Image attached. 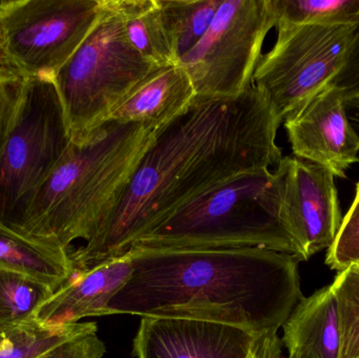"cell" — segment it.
I'll use <instances>...</instances> for the list:
<instances>
[{"instance_id":"obj_13","label":"cell","mask_w":359,"mask_h":358,"mask_svg":"<svg viewBox=\"0 0 359 358\" xmlns=\"http://www.w3.org/2000/svg\"><path fill=\"white\" fill-rule=\"evenodd\" d=\"M132 273L130 252L90 270L73 273L69 281L37 309L34 317L48 324H75L86 317H107L109 303Z\"/></svg>"},{"instance_id":"obj_27","label":"cell","mask_w":359,"mask_h":358,"mask_svg":"<svg viewBox=\"0 0 359 358\" xmlns=\"http://www.w3.org/2000/svg\"><path fill=\"white\" fill-rule=\"evenodd\" d=\"M249 358H282V340L278 332L264 334Z\"/></svg>"},{"instance_id":"obj_1","label":"cell","mask_w":359,"mask_h":358,"mask_svg":"<svg viewBox=\"0 0 359 358\" xmlns=\"http://www.w3.org/2000/svg\"><path fill=\"white\" fill-rule=\"evenodd\" d=\"M280 120L255 85L234 98L196 97L161 130L115 212L88 243L69 252L74 273L126 254L141 237L211 189L283 159Z\"/></svg>"},{"instance_id":"obj_10","label":"cell","mask_w":359,"mask_h":358,"mask_svg":"<svg viewBox=\"0 0 359 358\" xmlns=\"http://www.w3.org/2000/svg\"><path fill=\"white\" fill-rule=\"evenodd\" d=\"M276 170L282 185L285 225L302 261L330 249L344 219L333 172L294 156L283 157Z\"/></svg>"},{"instance_id":"obj_8","label":"cell","mask_w":359,"mask_h":358,"mask_svg":"<svg viewBox=\"0 0 359 358\" xmlns=\"http://www.w3.org/2000/svg\"><path fill=\"white\" fill-rule=\"evenodd\" d=\"M276 27V43L262 55L252 84L266 95L284 122L343 69L358 27L284 23Z\"/></svg>"},{"instance_id":"obj_16","label":"cell","mask_w":359,"mask_h":358,"mask_svg":"<svg viewBox=\"0 0 359 358\" xmlns=\"http://www.w3.org/2000/svg\"><path fill=\"white\" fill-rule=\"evenodd\" d=\"M0 268L17 271L60 289L73 275L67 250L40 243L0 222Z\"/></svg>"},{"instance_id":"obj_20","label":"cell","mask_w":359,"mask_h":358,"mask_svg":"<svg viewBox=\"0 0 359 358\" xmlns=\"http://www.w3.org/2000/svg\"><path fill=\"white\" fill-rule=\"evenodd\" d=\"M276 25L359 27V0H271Z\"/></svg>"},{"instance_id":"obj_6","label":"cell","mask_w":359,"mask_h":358,"mask_svg":"<svg viewBox=\"0 0 359 358\" xmlns=\"http://www.w3.org/2000/svg\"><path fill=\"white\" fill-rule=\"evenodd\" d=\"M50 78H27L14 128L0 155V222L16 228L71 144Z\"/></svg>"},{"instance_id":"obj_25","label":"cell","mask_w":359,"mask_h":358,"mask_svg":"<svg viewBox=\"0 0 359 358\" xmlns=\"http://www.w3.org/2000/svg\"><path fill=\"white\" fill-rule=\"evenodd\" d=\"M107 352L104 343L97 331L74 338L48 354L40 358H103Z\"/></svg>"},{"instance_id":"obj_24","label":"cell","mask_w":359,"mask_h":358,"mask_svg":"<svg viewBox=\"0 0 359 358\" xmlns=\"http://www.w3.org/2000/svg\"><path fill=\"white\" fill-rule=\"evenodd\" d=\"M359 263V201L354 200L334 243L327 254L326 264L333 270L341 271Z\"/></svg>"},{"instance_id":"obj_9","label":"cell","mask_w":359,"mask_h":358,"mask_svg":"<svg viewBox=\"0 0 359 358\" xmlns=\"http://www.w3.org/2000/svg\"><path fill=\"white\" fill-rule=\"evenodd\" d=\"M276 25L271 0L222 1L204 37L179 62L196 97L234 98L251 88L264 40Z\"/></svg>"},{"instance_id":"obj_17","label":"cell","mask_w":359,"mask_h":358,"mask_svg":"<svg viewBox=\"0 0 359 358\" xmlns=\"http://www.w3.org/2000/svg\"><path fill=\"white\" fill-rule=\"evenodd\" d=\"M126 37L135 50L157 67L180 62L158 0H116Z\"/></svg>"},{"instance_id":"obj_4","label":"cell","mask_w":359,"mask_h":358,"mask_svg":"<svg viewBox=\"0 0 359 358\" xmlns=\"http://www.w3.org/2000/svg\"><path fill=\"white\" fill-rule=\"evenodd\" d=\"M132 247L263 248L302 261L301 252L285 225L280 177L276 170H270L246 172L211 189Z\"/></svg>"},{"instance_id":"obj_2","label":"cell","mask_w":359,"mask_h":358,"mask_svg":"<svg viewBox=\"0 0 359 358\" xmlns=\"http://www.w3.org/2000/svg\"><path fill=\"white\" fill-rule=\"evenodd\" d=\"M133 273L109 315L177 317L278 332L304 298L295 256L263 248L132 247Z\"/></svg>"},{"instance_id":"obj_3","label":"cell","mask_w":359,"mask_h":358,"mask_svg":"<svg viewBox=\"0 0 359 358\" xmlns=\"http://www.w3.org/2000/svg\"><path fill=\"white\" fill-rule=\"evenodd\" d=\"M156 130L109 120L69 149L13 230L71 252L88 243L109 220L132 181Z\"/></svg>"},{"instance_id":"obj_5","label":"cell","mask_w":359,"mask_h":358,"mask_svg":"<svg viewBox=\"0 0 359 358\" xmlns=\"http://www.w3.org/2000/svg\"><path fill=\"white\" fill-rule=\"evenodd\" d=\"M158 67L128 41L116 0H103L96 25L52 79L72 141L82 142L109 121Z\"/></svg>"},{"instance_id":"obj_28","label":"cell","mask_w":359,"mask_h":358,"mask_svg":"<svg viewBox=\"0 0 359 358\" xmlns=\"http://www.w3.org/2000/svg\"><path fill=\"white\" fill-rule=\"evenodd\" d=\"M344 105H345L348 120L359 140V92L344 95ZM358 162H359V153Z\"/></svg>"},{"instance_id":"obj_30","label":"cell","mask_w":359,"mask_h":358,"mask_svg":"<svg viewBox=\"0 0 359 358\" xmlns=\"http://www.w3.org/2000/svg\"><path fill=\"white\" fill-rule=\"evenodd\" d=\"M358 264H359V263H358Z\"/></svg>"},{"instance_id":"obj_19","label":"cell","mask_w":359,"mask_h":358,"mask_svg":"<svg viewBox=\"0 0 359 358\" xmlns=\"http://www.w3.org/2000/svg\"><path fill=\"white\" fill-rule=\"evenodd\" d=\"M179 60L208 31L223 0H158Z\"/></svg>"},{"instance_id":"obj_23","label":"cell","mask_w":359,"mask_h":358,"mask_svg":"<svg viewBox=\"0 0 359 358\" xmlns=\"http://www.w3.org/2000/svg\"><path fill=\"white\" fill-rule=\"evenodd\" d=\"M27 78L0 62V155L14 128Z\"/></svg>"},{"instance_id":"obj_18","label":"cell","mask_w":359,"mask_h":358,"mask_svg":"<svg viewBox=\"0 0 359 358\" xmlns=\"http://www.w3.org/2000/svg\"><path fill=\"white\" fill-rule=\"evenodd\" d=\"M95 323L48 324L39 319L0 327V358H40L88 332Z\"/></svg>"},{"instance_id":"obj_11","label":"cell","mask_w":359,"mask_h":358,"mask_svg":"<svg viewBox=\"0 0 359 358\" xmlns=\"http://www.w3.org/2000/svg\"><path fill=\"white\" fill-rule=\"evenodd\" d=\"M285 130L293 155L328 168L335 177L346 178L358 162L359 140L344 105V94L328 86L286 118Z\"/></svg>"},{"instance_id":"obj_15","label":"cell","mask_w":359,"mask_h":358,"mask_svg":"<svg viewBox=\"0 0 359 358\" xmlns=\"http://www.w3.org/2000/svg\"><path fill=\"white\" fill-rule=\"evenodd\" d=\"M288 358H339V312L332 287L303 298L283 326Z\"/></svg>"},{"instance_id":"obj_22","label":"cell","mask_w":359,"mask_h":358,"mask_svg":"<svg viewBox=\"0 0 359 358\" xmlns=\"http://www.w3.org/2000/svg\"><path fill=\"white\" fill-rule=\"evenodd\" d=\"M331 287L339 312V358H359V264L339 273Z\"/></svg>"},{"instance_id":"obj_7","label":"cell","mask_w":359,"mask_h":358,"mask_svg":"<svg viewBox=\"0 0 359 358\" xmlns=\"http://www.w3.org/2000/svg\"><path fill=\"white\" fill-rule=\"evenodd\" d=\"M103 0L0 1V62L25 78H50L98 21Z\"/></svg>"},{"instance_id":"obj_21","label":"cell","mask_w":359,"mask_h":358,"mask_svg":"<svg viewBox=\"0 0 359 358\" xmlns=\"http://www.w3.org/2000/svg\"><path fill=\"white\" fill-rule=\"evenodd\" d=\"M53 294L52 288L37 280L0 268V327L33 319Z\"/></svg>"},{"instance_id":"obj_12","label":"cell","mask_w":359,"mask_h":358,"mask_svg":"<svg viewBox=\"0 0 359 358\" xmlns=\"http://www.w3.org/2000/svg\"><path fill=\"white\" fill-rule=\"evenodd\" d=\"M263 336L217 322L142 317L133 342L137 358H249Z\"/></svg>"},{"instance_id":"obj_26","label":"cell","mask_w":359,"mask_h":358,"mask_svg":"<svg viewBox=\"0 0 359 358\" xmlns=\"http://www.w3.org/2000/svg\"><path fill=\"white\" fill-rule=\"evenodd\" d=\"M330 84L339 88L344 95L359 92V27L345 65Z\"/></svg>"},{"instance_id":"obj_14","label":"cell","mask_w":359,"mask_h":358,"mask_svg":"<svg viewBox=\"0 0 359 358\" xmlns=\"http://www.w3.org/2000/svg\"><path fill=\"white\" fill-rule=\"evenodd\" d=\"M196 98L191 79L180 63L158 67L114 111L109 120L144 124L159 130L183 113Z\"/></svg>"},{"instance_id":"obj_29","label":"cell","mask_w":359,"mask_h":358,"mask_svg":"<svg viewBox=\"0 0 359 358\" xmlns=\"http://www.w3.org/2000/svg\"><path fill=\"white\" fill-rule=\"evenodd\" d=\"M355 200H358V201H359V182H358V186H356Z\"/></svg>"}]
</instances>
